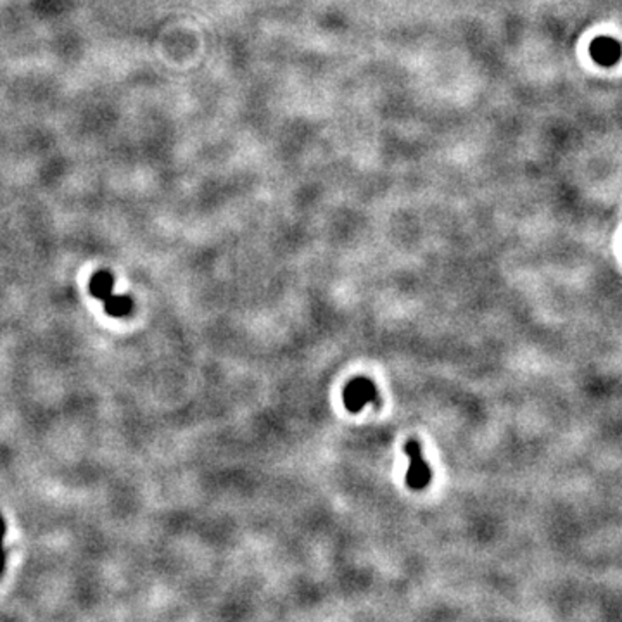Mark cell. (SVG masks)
<instances>
[{
  "mask_svg": "<svg viewBox=\"0 0 622 622\" xmlns=\"http://www.w3.org/2000/svg\"><path fill=\"white\" fill-rule=\"evenodd\" d=\"M4 534H6V524L0 519V576L4 574L6 567V554H4Z\"/></svg>",
  "mask_w": 622,
  "mask_h": 622,
  "instance_id": "cell-5",
  "label": "cell"
},
{
  "mask_svg": "<svg viewBox=\"0 0 622 622\" xmlns=\"http://www.w3.org/2000/svg\"><path fill=\"white\" fill-rule=\"evenodd\" d=\"M113 287L114 278L111 273L104 272V270L93 273L92 280H90V292H92L93 297H99V300L104 301L106 297H109L113 294Z\"/></svg>",
  "mask_w": 622,
  "mask_h": 622,
  "instance_id": "cell-3",
  "label": "cell"
},
{
  "mask_svg": "<svg viewBox=\"0 0 622 622\" xmlns=\"http://www.w3.org/2000/svg\"><path fill=\"white\" fill-rule=\"evenodd\" d=\"M104 308L106 313L111 315V317H128L133 310V301L128 296H114V294H111V296L104 300Z\"/></svg>",
  "mask_w": 622,
  "mask_h": 622,
  "instance_id": "cell-4",
  "label": "cell"
},
{
  "mask_svg": "<svg viewBox=\"0 0 622 622\" xmlns=\"http://www.w3.org/2000/svg\"><path fill=\"white\" fill-rule=\"evenodd\" d=\"M404 452H407L408 458H410V466H408L407 472V484L410 489L420 491L427 488V484L431 482V466L425 464L422 457V449H420V443L415 439H410L404 446Z\"/></svg>",
  "mask_w": 622,
  "mask_h": 622,
  "instance_id": "cell-1",
  "label": "cell"
},
{
  "mask_svg": "<svg viewBox=\"0 0 622 622\" xmlns=\"http://www.w3.org/2000/svg\"><path fill=\"white\" fill-rule=\"evenodd\" d=\"M377 389L368 379H353L345 389V404L350 412H360L363 407L375 399Z\"/></svg>",
  "mask_w": 622,
  "mask_h": 622,
  "instance_id": "cell-2",
  "label": "cell"
}]
</instances>
